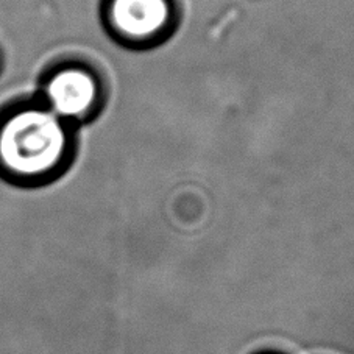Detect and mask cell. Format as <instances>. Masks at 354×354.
<instances>
[{"label":"cell","mask_w":354,"mask_h":354,"mask_svg":"<svg viewBox=\"0 0 354 354\" xmlns=\"http://www.w3.org/2000/svg\"><path fill=\"white\" fill-rule=\"evenodd\" d=\"M71 145L67 122L48 108L21 109L0 127V162L24 178H41L58 170Z\"/></svg>","instance_id":"obj_1"},{"label":"cell","mask_w":354,"mask_h":354,"mask_svg":"<svg viewBox=\"0 0 354 354\" xmlns=\"http://www.w3.org/2000/svg\"><path fill=\"white\" fill-rule=\"evenodd\" d=\"M105 21L124 44L147 47L172 33L176 10L174 0H106Z\"/></svg>","instance_id":"obj_2"},{"label":"cell","mask_w":354,"mask_h":354,"mask_svg":"<svg viewBox=\"0 0 354 354\" xmlns=\"http://www.w3.org/2000/svg\"><path fill=\"white\" fill-rule=\"evenodd\" d=\"M46 97L48 109L61 120H86L99 113L103 83L93 67L67 64L48 78Z\"/></svg>","instance_id":"obj_3"}]
</instances>
